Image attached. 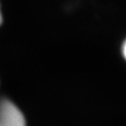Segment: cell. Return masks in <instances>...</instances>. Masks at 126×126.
Here are the masks:
<instances>
[{
    "label": "cell",
    "mask_w": 126,
    "mask_h": 126,
    "mask_svg": "<svg viewBox=\"0 0 126 126\" xmlns=\"http://www.w3.org/2000/svg\"><path fill=\"white\" fill-rule=\"evenodd\" d=\"M0 126H26L21 110L12 101H0Z\"/></svg>",
    "instance_id": "6da1fadb"
},
{
    "label": "cell",
    "mask_w": 126,
    "mask_h": 126,
    "mask_svg": "<svg viewBox=\"0 0 126 126\" xmlns=\"http://www.w3.org/2000/svg\"><path fill=\"white\" fill-rule=\"evenodd\" d=\"M121 52H122L123 57H124V60L126 61V39L124 41V43H123L122 47H121Z\"/></svg>",
    "instance_id": "7a4b0ae2"
},
{
    "label": "cell",
    "mask_w": 126,
    "mask_h": 126,
    "mask_svg": "<svg viewBox=\"0 0 126 126\" xmlns=\"http://www.w3.org/2000/svg\"><path fill=\"white\" fill-rule=\"evenodd\" d=\"M3 22V15H2V12H1V7H0V25L2 24Z\"/></svg>",
    "instance_id": "3957f363"
}]
</instances>
